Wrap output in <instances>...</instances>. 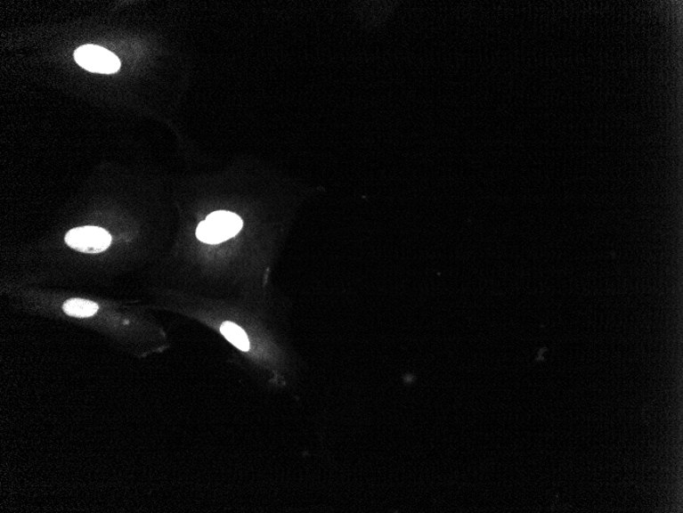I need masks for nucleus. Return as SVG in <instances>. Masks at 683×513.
I'll return each instance as SVG.
<instances>
[{"label": "nucleus", "instance_id": "obj_4", "mask_svg": "<svg viewBox=\"0 0 683 513\" xmlns=\"http://www.w3.org/2000/svg\"><path fill=\"white\" fill-rule=\"evenodd\" d=\"M98 311V305L93 302H89V300L85 299L73 298L68 300V302L64 305V312L69 314V316L72 317H92Z\"/></svg>", "mask_w": 683, "mask_h": 513}, {"label": "nucleus", "instance_id": "obj_2", "mask_svg": "<svg viewBox=\"0 0 683 513\" xmlns=\"http://www.w3.org/2000/svg\"><path fill=\"white\" fill-rule=\"evenodd\" d=\"M76 63L84 69L100 74H113L120 69L121 61L103 47L94 45H85L74 53Z\"/></svg>", "mask_w": 683, "mask_h": 513}, {"label": "nucleus", "instance_id": "obj_5", "mask_svg": "<svg viewBox=\"0 0 683 513\" xmlns=\"http://www.w3.org/2000/svg\"><path fill=\"white\" fill-rule=\"evenodd\" d=\"M224 337L240 351H249L250 342L246 332L236 324L225 322L220 327Z\"/></svg>", "mask_w": 683, "mask_h": 513}, {"label": "nucleus", "instance_id": "obj_3", "mask_svg": "<svg viewBox=\"0 0 683 513\" xmlns=\"http://www.w3.org/2000/svg\"><path fill=\"white\" fill-rule=\"evenodd\" d=\"M65 239L71 248L85 253L105 251L112 242V237L106 230L93 225L73 229L67 232Z\"/></svg>", "mask_w": 683, "mask_h": 513}, {"label": "nucleus", "instance_id": "obj_1", "mask_svg": "<svg viewBox=\"0 0 683 513\" xmlns=\"http://www.w3.org/2000/svg\"><path fill=\"white\" fill-rule=\"evenodd\" d=\"M243 221L230 211H215L199 224L197 237L199 241L208 244L223 243L239 234Z\"/></svg>", "mask_w": 683, "mask_h": 513}]
</instances>
